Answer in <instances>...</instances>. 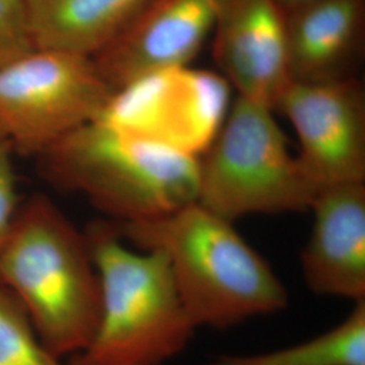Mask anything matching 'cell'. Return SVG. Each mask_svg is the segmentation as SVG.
Wrapping results in <instances>:
<instances>
[{"label": "cell", "instance_id": "obj_4", "mask_svg": "<svg viewBox=\"0 0 365 365\" xmlns=\"http://www.w3.org/2000/svg\"><path fill=\"white\" fill-rule=\"evenodd\" d=\"M101 283L96 327L69 365H165L184 352L196 327L160 250L129 248L111 222L86 232Z\"/></svg>", "mask_w": 365, "mask_h": 365}, {"label": "cell", "instance_id": "obj_6", "mask_svg": "<svg viewBox=\"0 0 365 365\" xmlns=\"http://www.w3.org/2000/svg\"><path fill=\"white\" fill-rule=\"evenodd\" d=\"M114 92L91 57L34 49L0 66V140L38 157L102 117Z\"/></svg>", "mask_w": 365, "mask_h": 365}, {"label": "cell", "instance_id": "obj_7", "mask_svg": "<svg viewBox=\"0 0 365 365\" xmlns=\"http://www.w3.org/2000/svg\"><path fill=\"white\" fill-rule=\"evenodd\" d=\"M230 88L221 73L158 68L114 92L98 120L199 157L227 115Z\"/></svg>", "mask_w": 365, "mask_h": 365}, {"label": "cell", "instance_id": "obj_13", "mask_svg": "<svg viewBox=\"0 0 365 365\" xmlns=\"http://www.w3.org/2000/svg\"><path fill=\"white\" fill-rule=\"evenodd\" d=\"M153 0H24L36 49L93 57Z\"/></svg>", "mask_w": 365, "mask_h": 365}, {"label": "cell", "instance_id": "obj_1", "mask_svg": "<svg viewBox=\"0 0 365 365\" xmlns=\"http://www.w3.org/2000/svg\"><path fill=\"white\" fill-rule=\"evenodd\" d=\"M110 222L134 248L165 255L196 329H230L287 307V289L271 265L233 222L197 202L155 220Z\"/></svg>", "mask_w": 365, "mask_h": 365}, {"label": "cell", "instance_id": "obj_9", "mask_svg": "<svg viewBox=\"0 0 365 365\" xmlns=\"http://www.w3.org/2000/svg\"><path fill=\"white\" fill-rule=\"evenodd\" d=\"M212 54L238 96L274 111L291 83L286 13L276 0H227L212 31Z\"/></svg>", "mask_w": 365, "mask_h": 365}, {"label": "cell", "instance_id": "obj_10", "mask_svg": "<svg viewBox=\"0 0 365 365\" xmlns=\"http://www.w3.org/2000/svg\"><path fill=\"white\" fill-rule=\"evenodd\" d=\"M227 0H153L138 19L92 57L117 91L158 68L190 66L200 52Z\"/></svg>", "mask_w": 365, "mask_h": 365}, {"label": "cell", "instance_id": "obj_18", "mask_svg": "<svg viewBox=\"0 0 365 365\" xmlns=\"http://www.w3.org/2000/svg\"><path fill=\"white\" fill-rule=\"evenodd\" d=\"M276 1L282 7V10L287 14L292 11V10H295V9H299L302 6L310 4V3L318 1V0H276Z\"/></svg>", "mask_w": 365, "mask_h": 365}, {"label": "cell", "instance_id": "obj_3", "mask_svg": "<svg viewBox=\"0 0 365 365\" xmlns=\"http://www.w3.org/2000/svg\"><path fill=\"white\" fill-rule=\"evenodd\" d=\"M42 178L111 221H148L197 199L199 157L93 120L37 157Z\"/></svg>", "mask_w": 365, "mask_h": 365}, {"label": "cell", "instance_id": "obj_2", "mask_svg": "<svg viewBox=\"0 0 365 365\" xmlns=\"http://www.w3.org/2000/svg\"><path fill=\"white\" fill-rule=\"evenodd\" d=\"M0 286L58 357L69 360L88 344L101 309L91 245L48 196L19 205L0 247Z\"/></svg>", "mask_w": 365, "mask_h": 365}, {"label": "cell", "instance_id": "obj_16", "mask_svg": "<svg viewBox=\"0 0 365 365\" xmlns=\"http://www.w3.org/2000/svg\"><path fill=\"white\" fill-rule=\"evenodd\" d=\"M34 49L24 0H0V66Z\"/></svg>", "mask_w": 365, "mask_h": 365}, {"label": "cell", "instance_id": "obj_11", "mask_svg": "<svg viewBox=\"0 0 365 365\" xmlns=\"http://www.w3.org/2000/svg\"><path fill=\"white\" fill-rule=\"evenodd\" d=\"M310 210L312 235L302 250V274L315 295L365 300V182L321 190Z\"/></svg>", "mask_w": 365, "mask_h": 365}, {"label": "cell", "instance_id": "obj_5", "mask_svg": "<svg viewBox=\"0 0 365 365\" xmlns=\"http://www.w3.org/2000/svg\"><path fill=\"white\" fill-rule=\"evenodd\" d=\"M274 113L237 96L199 157V205L233 223L250 214L310 210L318 191L291 155Z\"/></svg>", "mask_w": 365, "mask_h": 365}, {"label": "cell", "instance_id": "obj_8", "mask_svg": "<svg viewBox=\"0 0 365 365\" xmlns=\"http://www.w3.org/2000/svg\"><path fill=\"white\" fill-rule=\"evenodd\" d=\"M274 111L297 133V157L318 192L330 185L365 182V90L359 78L291 81Z\"/></svg>", "mask_w": 365, "mask_h": 365}, {"label": "cell", "instance_id": "obj_12", "mask_svg": "<svg viewBox=\"0 0 365 365\" xmlns=\"http://www.w3.org/2000/svg\"><path fill=\"white\" fill-rule=\"evenodd\" d=\"M291 81L354 78L363 53L365 0H318L286 14Z\"/></svg>", "mask_w": 365, "mask_h": 365}, {"label": "cell", "instance_id": "obj_15", "mask_svg": "<svg viewBox=\"0 0 365 365\" xmlns=\"http://www.w3.org/2000/svg\"><path fill=\"white\" fill-rule=\"evenodd\" d=\"M0 365H69L41 341L24 309L1 286Z\"/></svg>", "mask_w": 365, "mask_h": 365}, {"label": "cell", "instance_id": "obj_17", "mask_svg": "<svg viewBox=\"0 0 365 365\" xmlns=\"http://www.w3.org/2000/svg\"><path fill=\"white\" fill-rule=\"evenodd\" d=\"M11 146L0 140V247L13 226L19 209Z\"/></svg>", "mask_w": 365, "mask_h": 365}, {"label": "cell", "instance_id": "obj_14", "mask_svg": "<svg viewBox=\"0 0 365 365\" xmlns=\"http://www.w3.org/2000/svg\"><path fill=\"white\" fill-rule=\"evenodd\" d=\"M209 365H365V300L313 339L268 352L221 354Z\"/></svg>", "mask_w": 365, "mask_h": 365}]
</instances>
